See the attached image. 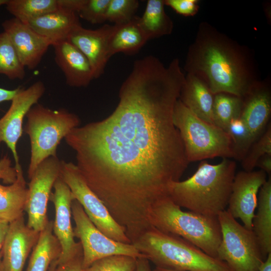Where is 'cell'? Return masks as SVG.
<instances>
[{"instance_id": "obj_13", "label": "cell", "mask_w": 271, "mask_h": 271, "mask_svg": "<svg viewBox=\"0 0 271 271\" xmlns=\"http://www.w3.org/2000/svg\"><path fill=\"white\" fill-rule=\"evenodd\" d=\"M44 83L37 81L27 88L20 87L11 104L0 118V145L5 143L11 151L15 166L20 164L17 144L23 134L25 117L31 108L38 103L45 91Z\"/></svg>"}, {"instance_id": "obj_19", "label": "cell", "mask_w": 271, "mask_h": 271, "mask_svg": "<svg viewBox=\"0 0 271 271\" xmlns=\"http://www.w3.org/2000/svg\"><path fill=\"white\" fill-rule=\"evenodd\" d=\"M54 60L70 87L87 86L94 79L90 64L83 53L68 40L52 45Z\"/></svg>"}, {"instance_id": "obj_3", "label": "cell", "mask_w": 271, "mask_h": 271, "mask_svg": "<svg viewBox=\"0 0 271 271\" xmlns=\"http://www.w3.org/2000/svg\"><path fill=\"white\" fill-rule=\"evenodd\" d=\"M222 159L215 165L202 161L190 177L171 183L169 197L181 208L217 217L228 205L236 168L234 161Z\"/></svg>"}, {"instance_id": "obj_12", "label": "cell", "mask_w": 271, "mask_h": 271, "mask_svg": "<svg viewBox=\"0 0 271 271\" xmlns=\"http://www.w3.org/2000/svg\"><path fill=\"white\" fill-rule=\"evenodd\" d=\"M50 200L53 203L55 218L53 221V232L61 248L57 259L50 266L48 271L55 269L70 261L82 252L80 242L74 240L73 228L71 223V204L75 200L67 185L60 178L55 181Z\"/></svg>"}, {"instance_id": "obj_11", "label": "cell", "mask_w": 271, "mask_h": 271, "mask_svg": "<svg viewBox=\"0 0 271 271\" xmlns=\"http://www.w3.org/2000/svg\"><path fill=\"white\" fill-rule=\"evenodd\" d=\"M61 162L57 156L45 159L29 179L25 211L28 214L27 226L37 231L44 229L49 221L48 202L54 183L59 177Z\"/></svg>"}, {"instance_id": "obj_16", "label": "cell", "mask_w": 271, "mask_h": 271, "mask_svg": "<svg viewBox=\"0 0 271 271\" xmlns=\"http://www.w3.org/2000/svg\"><path fill=\"white\" fill-rule=\"evenodd\" d=\"M114 28V25L105 24L97 29L91 30L79 25L73 29L67 39L88 59L94 79L98 78L104 73L110 58L109 42Z\"/></svg>"}, {"instance_id": "obj_41", "label": "cell", "mask_w": 271, "mask_h": 271, "mask_svg": "<svg viewBox=\"0 0 271 271\" xmlns=\"http://www.w3.org/2000/svg\"><path fill=\"white\" fill-rule=\"evenodd\" d=\"M9 224L7 221L0 220V258L2 249L9 229Z\"/></svg>"}, {"instance_id": "obj_26", "label": "cell", "mask_w": 271, "mask_h": 271, "mask_svg": "<svg viewBox=\"0 0 271 271\" xmlns=\"http://www.w3.org/2000/svg\"><path fill=\"white\" fill-rule=\"evenodd\" d=\"M164 0H149L140 24L149 40L171 34L173 22L165 11Z\"/></svg>"}, {"instance_id": "obj_15", "label": "cell", "mask_w": 271, "mask_h": 271, "mask_svg": "<svg viewBox=\"0 0 271 271\" xmlns=\"http://www.w3.org/2000/svg\"><path fill=\"white\" fill-rule=\"evenodd\" d=\"M40 232L29 228L24 215L9 224L0 258V271H23Z\"/></svg>"}, {"instance_id": "obj_2", "label": "cell", "mask_w": 271, "mask_h": 271, "mask_svg": "<svg viewBox=\"0 0 271 271\" xmlns=\"http://www.w3.org/2000/svg\"><path fill=\"white\" fill-rule=\"evenodd\" d=\"M184 70L202 79L214 95L243 98L260 80L253 51L206 22L198 26Z\"/></svg>"}, {"instance_id": "obj_1", "label": "cell", "mask_w": 271, "mask_h": 271, "mask_svg": "<svg viewBox=\"0 0 271 271\" xmlns=\"http://www.w3.org/2000/svg\"><path fill=\"white\" fill-rule=\"evenodd\" d=\"M185 75L147 56L134 62L119 90L118 103L102 120L72 129L64 138L89 188L133 241L152 227L154 205L187 169L173 116Z\"/></svg>"}, {"instance_id": "obj_9", "label": "cell", "mask_w": 271, "mask_h": 271, "mask_svg": "<svg viewBox=\"0 0 271 271\" xmlns=\"http://www.w3.org/2000/svg\"><path fill=\"white\" fill-rule=\"evenodd\" d=\"M59 177L98 230L115 241L131 243L124 229L114 220L105 205L89 188L75 164L62 160Z\"/></svg>"}, {"instance_id": "obj_18", "label": "cell", "mask_w": 271, "mask_h": 271, "mask_svg": "<svg viewBox=\"0 0 271 271\" xmlns=\"http://www.w3.org/2000/svg\"><path fill=\"white\" fill-rule=\"evenodd\" d=\"M243 99L240 117L246 124L253 144L264 132L269 124L271 115L269 76L263 80H260Z\"/></svg>"}, {"instance_id": "obj_27", "label": "cell", "mask_w": 271, "mask_h": 271, "mask_svg": "<svg viewBox=\"0 0 271 271\" xmlns=\"http://www.w3.org/2000/svg\"><path fill=\"white\" fill-rule=\"evenodd\" d=\"M5 6L14 18L25 24L59 9L58 0H8Z\"/></svg>"}, {"instance_id": "obj_40", "label": "cell", "mask_w": 271, "mask_h": 271, "mask_svg": "<svg viewBox=\"0 0 271 271\" xmlns=\"http://www.w3.org/2000/svg\"><path fill=\"white\" fill-rule=\"evenodd\" d=\"M150 261L145 257L137 258L136 271H152Z\"/></svg>"}, {"instance_id": "obj_23", "label": "cell", "mask_w": 271, "mask_h": 271, "mask_svg": "<svg viewBox=\"0 0 271 271\" xmlns=\"http://www.w3.org/2000/svg\"><path fill=\"white\" fill-rule=\"evenodd\" d=\"M257 210L252 220V231L265 260L271 253V177L260 188Z\"/></svg>"}, {"instance_id": "obj_34", "label": "cell", "mask_w": 271, "mask_h": 271, "mask_svg": "<svg viewBox=\"0 0 271 271\" xmlns=\"http://www.w3.org/2000/svg\"><path fill=\"white\" fill-rule=\"evenodd\" d=\"M109 0H84L77 14L79 17L92 24L105 21Z\"/></svg>"}, {"instance_id": "obj_5", "label": "cell", "mask_w": 271, "mask_h": 271, "mask_svg": "<svg viewBox=\"0 0 271 271\" xmlns=\"http://www.w3.org/2000/svg\"><path fill=\"white\" fill-rule=\"evenodd\" d=\"M149 219L152 227L182 237L208 255L217 258L221 239L217 217L183 211L168 196L154 205Z\"/></svg>"}, {"instance_id": "obj_32", "label": "cell", "mask_w": 271, "mask_h": 271, "mask_svg": "<svg viewBox=\"0 0 271 271\" xmlns=\"http://www.w3.org/2000/svg\"><path fill=\"white\" fill-rule=\"evenodd\" d=\"M137 258L113 255L95 260L83 271H136Z\"/></svg>"}, {"instance_id": "obj_10", "label": "cell", "mask_w": 271, "mask_h": 271, "mask_svg": "<svg viewBox=\"0 0 271 271\" xmlns=\"http://www.w3.org/2000/svg\"><path fill=\"white\" fill-rule=\"evenodd\" d=\"M71 211L75 224L73 228L74 236L80 240L82 249L83 269L96 260L113 255H125L136 258L145 257L132 244L115 241L102 233L76 200L72 202Z\"/></svg>"}, {"instance_id": "obj_30", "label": "cell", "mask_w": 271, "mask_h": 271, "mask_svg": "<svg viewBox=\"0 0 271 271\" xmlns=\"http://www.w3.org/2000/svg\"><path fill=\"white\" fill-rule=\"evenodd\" d=\"M232 142L234 159L242 160L252 145L250 133L239 117L230 121L226 131Z\"/></svg>"}, {"instance_id": "obj_35", "label": "cell", "mask_w": 271, "mask_h": 271, "mask_svg": "<svg viewBox=\"0 0 271 271\" xmlns=\"http://www.w3.org/2000/svg\"><path fill=\"white\" fill-rule=\"evenodd\" d=\"M164 3L177 14L185 17L196 15L199 8L198 0H164Z\"/></svg>"}, {"instance_id": "obj_7", "label": "cell", "mask_w": 271, "mask_h": 271, "mask_svg": "<svg viewBox=\"0 0 271 271\" xmlns=\"http://www.w3.org/2000/svg\"><path fill=\"white\" fill-rule=\"evenodd\" d=\"M173 119L189 163L215 157L234 158L232 142L228 133L197 117L179 98L175 105Z\"/></svg>"}, {"instance_id": "obj_31", "label": "cell", "mask_w": 271, "mask_h": 271, "mask_svg": "<svg viewBox=\"0 0 271 271\" xmlns=\"http://www.w3.org/2000/svg\"><path fill=\"white\" fill-rule=\"evenodd\" d=\"M139 2L137 0H109L106 10L105 19L122 25L131 21L135 17Z\"/></svg>"}, {"instance_id": "obj_17", "label": "cell", "mask_w": 271, "mask_h": 271, "mask_svg": "<svg viewBox=\"0 0 271 271\" xmlns=\"http://www.w3.org/2000/svg\"><path fill=\"white\" fill-rule=\"evenodd\" d=\"M2 26L25 67L30 70L36 68L49 47L52 46V42L14 18L5 20Z\"/></svg>"}, {"instance_id": "obj_22", "label": "cell", "mask_w": 271, "mask_h": 271, "mask_svg": "<svg viewBox=\"0 0 271 271\" xmlns=\"http://www.w3.org/2000/svg\"><path fill=\"white\" fill-rule=\"evenodd\" d=\"M15 167L16 181L8 186L0 184V220L9 223L24 215L28 196L22 168L20 164Z\"/></svg>"}, {"instance_id": "obj_43", "label": "cell", "mask_w": 271, "mask_h": 271, "mask_svg": "<svg viewBox=\"0 0 271 271\" xmlns=\"http://www.w3.org/2000/svg\"><path fill=\"white\" fill-rule=\"evenodd\" d=\"M152 271H175V270L165 269H163V268L155 267V268L153 269Z\"/></svg>"}, {"instance_id": "obj_28", "label": "cell", "mask_w": 271, "mask_h": 271, "mask_svg": "<svg viewBox=\"0 0 271 271\" xmlns=\"http://www.w3.org/2000/svg\"><path fill=\"white\" fill-rule=\"evenodd\" d=\"M243 102V98L230 94H215L213 106L214 124L226 131L230 121L240 117Z\"/></svg>"}, {"instance_id": "obj_21", "label": "cell", "mask_w": 271, "mask_h": 271, "mask_svg": "<svg viewBox=\"0 0 271 271\" xmlns=\"http://www.w3.org/2000/svg\"><path fill=\"white\" fill-rule=\"evenodd\" d=\"M214 98V95L202 79L187 73L179 99L195 115L212 124Z\"/></svg>"}, {"instance_id": "obj_6", "label": "cell", "mask_w": 271, "mask_h": 271, "mask_svg": "<svg viewBox=\"0 0 271 271\" xmlns=\"http://www.w3.org/2000/svg\"><path fill=\"white\" fill-rule=\"evenodd\" d=\"M26 117L27 121L24 131L29 137L31 146L28 169L30 179L41 163L57 156L61 140L79 126L80 120L66 109L53 110L38 103L31 108Z\"/></svg>"}, {"instance_id": "obj_33", "label": "cell", "mask_w": 271, "mask_h": 271, "mask_svg": "<svg viewBox=\"0 0 271 271\" xmlns=\"http://www.w3.org/2000/svg\"><path fill=\"white\" fill-rule=\"evenodd\" d=\"M271 155V125L269 123L261 136L251 145L241 160L244 171H251L258 160L265 155Z\"/></svg>"}, {"instance_id": "obj_44", "label": "cell", "mask_w": 271, "mask_h": 271, "mask_svg": "<svg viewBox=\"0 0 271 271\" xmlns=\"http://www.w3.org/2000/svg\"><path fill=\"white\" fill-rule=\"evenodd\" d=\"M8 0H0V7L3 5H5Z\"/></svg>"}, {"instance_id": "obj_29", "label": "cell", "mask_w": 271, "mask_h": 271, "mask_svg": "<svg viewBox=\"0 0 271 271\" xmlns=\"http://www.w3.org/2000/svg\"><path fill=\"white\" fill-rule=\"evenodd\" d=\"M25 67L21 62L8 34L0 33V74L11 80H23Z\"/></svg>"}, {"instance_id": "obj_37", "label": "cell", "mask_w": 271, "mask_h": 271, "mask_svg": "<svg viewBox=\"0 0 271 271\" xmlns=\"http://www.w3.org/2000/svg\"><path fill=\"white\" fill-rule=\"evenodd\" d=\"M82 252L68 262L57 267L55 271H83Z\"/></svg>"}, {"instance_id": "obj_24", "label": "cell", "mask_w": 271, "mask_h": 271, "mask_svg": "<svg viewBox=\"0 0 271 271\" xmlns=\"http://www.w3.org/2000/svg\"><path fill=\"white\" fill-rule=\"evenodd\" d=\"M149 40L136 16L130 22L114 25L109 42V55L118 53L133 55L137 53Z\"/></svg>"}, {"instance_id": "obj_39", "label": "cell", "mask_w": 271, "mask_h": 271, "mask_svg": "<svg viewBox=\"0 0 271 271\" xmlns=\"http://www.w3.org/2000/svg\"><path fill=\"white\" fill-rule=\"evenodd\" d=\"M21 87L15 89L9 90L0 87V103L5 101L12 100Z\"/></svg>"}, {"instance_id": "obj_36", "label": "cell", "mask_w": 271, "mask_h": 271, "mask_svg": "<svg viewBox=\"0 0 271 271\" xmlns=\"http://www.w3.org/2000/svg\"><path fill=\"white\" fill-rule=\"evenodd\" d=\"M17 170L13 167L12 161L7 155L0 159V179L3 183L12 184L16 180Z\"/></svg>"}, {"instance_id": "obj_42", "label": "cell", "mask_w": 271, "mask_h": 271, "mask_svg": "<svg viewBox=\"0 0 271 271\" xmlns=\"http://www.w3.org/2000/svg\"><path fill=\"white\" fill-rule=\"evenodd\" d=\"M258 271H271V253L268 254L261 264Z\"/></svg>"}, {"instance_id": "obj_8", "label": "cell", "mask_w": 271, "mask_h": 271, "mask_svg": "<svg viewBox=\"0 0 271 271\" xmlns=\"http://www.w3.org/2000/svg\"><path fill=\"white\" fill-rule=\"evenodd\" d=\"M217 218L221 233L217 258L232 271H258L264 260L253 231L240 224L226 210Z\"/></svg>"}, {"instance_id": "obj_25", "label": "cell", "mask_w": 271, "mask_h": 271, "mask_svg": "<svg viewBox=\"0 0 271 271\" xmlns=\"http://www.w3.org/2000/svg\"><path fill=\"white\" fill-rule=\"evenodd\" d=\"M53 221H49L40 232L38 241L33 249L26 271H47L58 257L61 248L53 232Z\"/></svg>"}, {"instance_id": "obj_38", "label": "cell", "mask_w": 271, "mask_h": 271, "mask_svg": "<svg viewBox=\"0 0 271 271\" xmlns=\"http://www.w3.org/2000/svg\"><path fill=\"white\" fill-rule=\"evenodd\" d=\"M256 166L258 167L266 174H271V155L266 154L261 157L257 161Z\"/></svg>"}, {"instance_id": "obj_20", "label": "cell", "mask_w": 271, "mask_h": 271, "mask_svg": "<svg viewBox=\"0 0 271 271\" xmlns=\"http://www.w3.org/2000/svg\"><path fill=\"white\" fill-rule=\"evenodd\" d=\"M27 24L39 34L51 41L52 45L67 40L73 29L81 25L76 13L59 8L55 11L31 20Z\"/></svg>"}, {"instance_id": "obj_4", "label": "cell", "mask_w": 271, "mask_h": 271, "mask_svg": "<svg viewBox=\"0 0 271 271\" xmlns=\"http://www.w3.org/2000/svg\"><path fill=\"white\" fill-rule=\"evenodd\" d=\"M131 244L156 267L175 271H232L225 262L186 240L154 227Z\"/></svg>"}, {"instance_id": "obj_14", "label": "cell", "mask_w": 271, "mask_h": 271, "mask_svg": "<svg viewBox=\"0 0 271 271\" xmlns=\"http://www.w3.org/2000/svg\"><path fill=\"white\" fill-rule=\"evenodd\" d=\"M266 180V174L261 170L240 171L234 176L226 210L248 230H252L257 194Z\"/></svg>"}]
</instances>
